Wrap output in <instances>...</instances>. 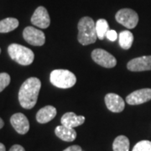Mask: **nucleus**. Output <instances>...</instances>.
Masks as SVG:
<instances>
[{"label":"nucleus","mask_w":151,"mask_h":151,"mask_svg":"<svg viewBox=\"0 0 151 151\" xmlns=\"http://www.w3.org/2000/svg\"><path fill=\"white\" fill-rule=\"evenodd\" d=\"M41 82L37 77H29L20 86L19 91V102L22 108L31 109L37 103Z\"/></svg>","instance_id":"f257e3e1"},{"label":"nucleus","mask_w":151,"mask_h":151,"mask_svg":"<svg viewBox=\"0 0 151 151\" xmlns=\"http://www.w3.org/2000/svg\"><path fill=\"white\" fill-rule=\"evenodd\" d=\"M105 104L109 111L121 113L125 108L124 99L116 93H108L105 96Z\"/></svg>","instance_id":"f8f14e48"},{"label":"nucleus","mask_w":151,"mask_h":151,"mask_svg":"<svg viewBox=\"0 0 151 151\" xmlns=\"http://www.w3.org/2000/svg\"><path fill=\"white\" fill-rule=\"evenodd\" d=\"M8 53L11 59L22 65H30L35 60V54L32 50L19 44L9 45L8 47Z\"/></svg>","instance_id":"7ed1b4c3"},{"label":"nucleus","mask_w":151,"mask_h":151,"mask_svg":"<svg viewBox=\"0 0 151 151\" xmlns=\"http://www.w3.org/2000/svg\"><path fill=\"white\" fill-rule=\"evenodd\" d=\"M63 151H81V148L79 145H72L66 148Z\"/></svg>","instance_id":"b1692460"},{"label":"nucleus","mask_w":151,"mask_h":151,"mask_svg":"<svg viewBox=\"0 0 151 151\" xmlns=\"http://www.w3.org/2000/svg\"><path fill=\"white\" fill-rule=\"evenodd\" d=\"M10 124L19 134H25L29 130V122L26 116L21 113H17L12 115Z\"/></svg>","instance_id":"9d476101"},{"label":"nucleus","mask_w":151,"mask_h":151,"mask_svg":"<svg viewBox=\"0 0 151 151\" xmlns=\"http://www.w3.org/2000/svg\"><path fill=\"white\" fill-rule=\"evenodd\" d=\"M55 134L59 139L65 142H72L76 138V132L74 129L68 128L62 124L55 128Z\"/></svg>","instance_id":"2eb2a0df"},{"label":"nucleus","mask_w":151,"mask_h":151,"mask_svg":"<svg viewBox=\"0 0 151 151\" xmlns=\"http://www.w3.org/2000/svg\"><path fill=\"white\" fill-rule=\"evenodd\" d=\"M115 19L118 23L128 29H134L139 23V15L131 9H122L117 12Z\"/></svg>","instance_id":"39448f33"},{"label":"nucleus","mask_w":151,"mask_h":151,"mask_svg":"<svg viewBox=\"0 0 151 151\" xmlns=\"http://www.w3.org/2000/svg\"><path fill=\"white\" fill-rule=\"evenodd\" d=\"M50 81L52 85L62 89L70 88L76 82V77L74 73L68 70L57 69L51 71Z\"/></svg>","instance_id":"20e7f679"},{"label":"nucleus","mask_w":151,"mask_h":151,"mask_svg":"<svg viewBox=\"0 0 151 151\" xmlns=\"http://www.w3.org/2000/svg\"><path fill=\"white\" fill-rule=\"evenodd\" d=\"M151 100L150 88H143L130 93L126 97V102L129 105H139Z\"/></svg>","instance_id":"1a4fd4ad"},{"label":"nucleus","mask_w":151,"mask_h":151,"mask_svg":"<svg viewBox=\"0 0 151 151\" xmlns=\"http://www.w3.org/2000/svg\"><path fill=\"white\" fill-rule=\"evenodd\" d=\"M106 37L108 38V40L113 42V41H115L117 40L118 34H117V32L115 30H113V29H109L108 32H107V34H106Z\"/></svg>","instance_id":"4be33fe9"},{"label":"nucleus","mask_w":151,"mask_h":151,"mask_svg":"<svg viewBox=\"0 0 151 151\" xmlns=\"http://www.w3.org/2000/svg\"><path fill=\"white\" fill-rule=\"evenodd\" d=\"M113 151H129V140L124 135L118 136L113 144Z\"/></svg>","instance_id":"a211bd4d"},{"label":"nucleus","mask_w":151,"mask_h":151,"mask_svg":"<svg viewBox=\"0 0 151 151\" xmlns=\"http://www.w3.org/2000/svg\"><path fill=\"white\" fill-rule=\"evenodd\" d=\"M56 108L53 106H45L40 109L36 113V120L40 124H46L56 116Z\"/></svg>","instance_id":"4468645a"},{"label":"nucleus","mask_w":151,"mask_h":151,"mask_svg":"<svg viewBox=\"0 0 151 151\" xmlns=\"http://www.w3.org/2000/svg\"><path fill=\"white\" fill-rule=\"evenodd\" d=\"M133 151H151V141H139L135 145Z\"/></svg>","instance_id":"aec40b11"},{"label":"nucleus","mask_w":151,"mask_h":151,"mask_svg":"<svg viewBox=\"0 0 151 151\" xmlns=\"http://www.w3.org/2000/svg\"><path fill=\"white\" fill-rule=\"evenodd\" d=\"M84 122H85L84 116H77L75 113L72 112L65 113L60 119V123L62 125L72 129H75L76 127H78L83 124Z\"/></svg>","instance_id":"ddd939ff"},{"label":"nucleus","mask_w":151,"mask_h":151,"mask_svg":"<svg viewBox=\"0 0 151 151\" xmlns=\"http://www.w3.org/2000/svg\"><path fill=\"white\" fill-rule=\"evenodd\" d=\"M127 68L131 71L151 70V55H145L131 60L127 64Z\"/></svg>","instance_id":"9b49d317"},{"label":"nucleus","mask_w":151,"mask_h":151,"mask_svg":"<svg viewBox=\"0 0 151 151\" xmlns=\"http://www.w3.org/2000/svg\"><path fill=\"white\" fill-rule=\"evenodd\" d=\"M78 35L79 43L82 45H87L96 42L97 36L96 33V24L91 17H83L78 23Z\"/></svg>","instance_id":"f03ea898"},{"label":"nucleus","mask_w":151,"mask_h":151,"mask_svg":"<svg viewBox=\"0 0 151 151\" xmlns=\"http://www.w3.org/2000/svg\"><path fill=\"white\" fill-rule=\"evenodd\" d=\"M9 151H25V150L23 146L19 145H14L11 147Z\"/></svg>","instance_id":"5701e85b"},{"label":"nucleus","mask_w":151,"mask_h":151,"mask_svg":"<svg viewBox=\"0 0 151 151\" xmlns=\"http://www.w3.org/2000/svg\"><path fill=\"white\" fill-rule=\"evenodd\" d=\"M0 54H1V49H0Z\"/></svg>","instance_id":"bb28decb"},{"label":"nucleus","mask_w":151,"mask_h":151,"mask_svg":"<svg viewBox=\"0 0 151 151\" xmlns=\"http://www.w3.org/2000/svg\"><path fill=\"white\" fill-rule=\"evenodd\" d=\"M4 121H3V119L0 118V129L4 127Z\"/></svg>","instance_id":"a878e982"},{"label":"nucleus","mask_w":151,"mask_h":151,"mask_svg":"<svg viewBox=\"0 0 151 151\" xmlns=\"http://www.w3.org/2000/svg\"><path fill=\"white\" fill-rule=\"evenodd\" d=\"M10 76L6 72L0 73V92H3L10 83Z\"/></svg>","instance_id":"412c9836"},{"label":"nucleus","mask_w":151,"mask_h":151,"mask_svg":"<svg viewBox=\"0 0 151 151\" xmlns=\"http://www.w3.org/2000/svg\"><path fill=\"white\" fill-rule=\"evenodd\" d=\"M119 45L124 50L131 48L134 42V35L129 30H124L119 34Z\"/></svg>","instance_id":"f3484780"},{"label":"nucleus","mask_w":151,"mask_h":151,"mask_svg":"<svg viewBox=\"0 0 151 151\" xmlns=\"http://www.w3.org/2000/svg\"><path fill=\"white\" fill-rule=\"evenodd\" d=\"M92 59L105 68H113L117 65V60L113 55L103 49H96L92 52Z\"/></svg>","instance_id":"423d86ee"},{"label":"nucleus","mask_w":151,"mask_h":151,"mask_svg":"<svg viewBox=\"0 0 151 151\" xmlns=\"http://www.w3.org/2000/svg\"><path fill=\"white\" fill-rule=\"evenodd\" d=\"M19 24L15 18H6L0 21V33H9L14 30Z\"/></svg>","instance_id":"dca6fc26"},{"label":"nucleus","mask_w":151,"mask_h":151,"mask_svg":"<svg viewBox=\"0 0 151 151\" xmlns=\"http://www.w3.org/2000/svg\"><path fill=\"white\" fill-rule=\"evenodd\" d=\"M109 30L108 21L104 19H100L96 22V33L99 40H103L106 37V34Z\"/></svg>","instance_id":"6ab92c4d"},{"label":"nucleus","mask_w":151,"mask_h":151,"mask_svg":"<svg viewBox=\"0 0 151 151\" xmlns=\"http://www.w3.org/2000/svg\"><path fill=\"white\" fill-rule=\"evenodd\" d=\"M30 20L34 25L40 29H47L50 24L48 11L43 6H40L35 9Z\"/></svg>","instance_id":"6e6552de"},{"label":"nucleus","mask_w":151,"mask_h":151,"mask_svg":"<svg viewBox=\"0 0 151 151\" xmlns=\"http://www.w3.org/2000/svg\"><path fill=\"white\" fill-rule=\"evenodd\" d=\"M0 151H6L5 146H4V144H2V143H0Z\"/></svg>","instance_id":"393cba45"},{"label":"nucleus","mask_w":151,"mask_h":151,"mask_svg":"<svg viewBox=\"0 0 151 151\" xmlns=\"http://www.w3.org/2000/svg\"><path fill=\"white\" fill-rule=\"evenodd\" d=\"M23 37L28 44L35 46H41L45 42L43 31L32 26H28L23 31Z\"/></svg>","instance_id":"0eeeda50"}]
</instances>
